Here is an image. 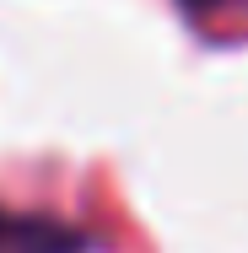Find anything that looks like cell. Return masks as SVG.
Instances as JSON below:
<instances>
[{"instance_id": "obj_1", "label": "cell", "mask_w": 248, "mask_h": 253, "mask_svg": "<svg viewBox=\"0 0 248 253\" xmlns=\"http://www.w3.org/2000/svg\"><path fill=\"white\" fill-rule=\"evenodd\" d=\"M184 5H199V11H210V5H227V0H184Z\"/></svg>"}]
</instances>
